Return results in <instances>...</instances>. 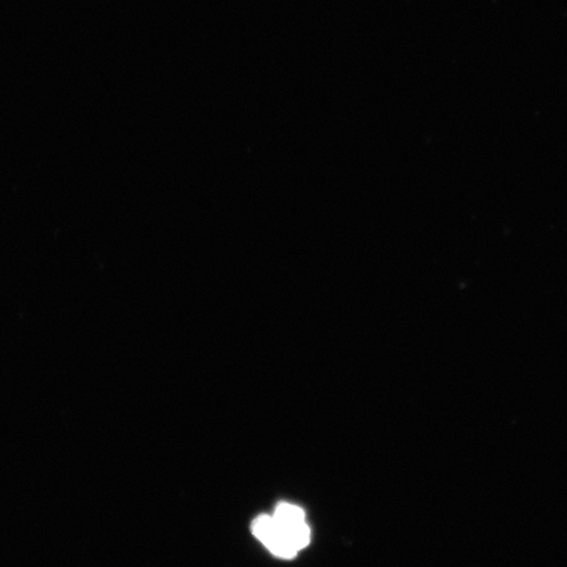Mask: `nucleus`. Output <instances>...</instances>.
I'll return each instance as SVG.
<instances>
[{
    "label": "nucleus",
    "instance_id": "f257e3e1",
    "mask_svg": "<svg viewBox=\"0 0 567 567\" xmlns=\"http://www.w3.org/2000/svg\"><path fill=\"white\" fill-rule=\"evenodd\" d=\"M251 528L255 537L279 558H295L310 543L303 509L290 503H280L274 515H260Z\"/></svg>",
    "mask_w": 567,
    "mask_h": 567
}]
</instances>
